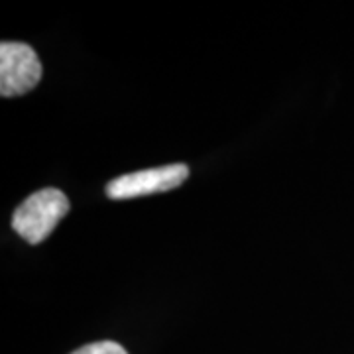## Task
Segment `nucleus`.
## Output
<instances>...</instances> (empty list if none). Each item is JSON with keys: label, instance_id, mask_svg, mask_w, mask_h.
<instances>
[{"label": "nucleus", "instance_id": "f257e3e1", "mask_svg": "<svg viewBox=\"0 0 354 354\" xmlns=\"http://www.w3.org/2000/svg\"><path fill=\"white\" fill-rule=\"evenodd\" d=\"M69 213V199L64 191H36L26 199L12 216V228L30 244L44 242L55 230L57 223Z\"/></svg>", "mask_w": 354, "mask_h": 354}, {"label": "nucleus", "instance_id": "20e7f679", "mask_svg": "<svg viewBox=\"0 0 354 354\" xmlns=\"http://www.w3.org/2000/svg\"><path fill=\"white\" fill-rule=\"evenodd\" d=\"M71 354H128L124 351V346H120L118 342L114 341H99L91 342L87 346H81L79 351Z\"/></svg>", "mask_w": 354, "mask_h": 354}, {"label": "nucleus", "instance_id": "f03ea898", "mask_svg": "<svg viewBox=\"0 0 354 354\" xmlns=\"http://www.w3.org/2000/svg\"><path fill=\"white\" fill-rule=\"evenodd\" d=\"M41 79V64L32 46L22 41L0 44V93L20 97L30 93Z\"/></svg>", "mask_w": 354, "mask_h": 354}, {"label": "nucleus", "instance_id": "7ed1b4c3", "mask_svg": "<svg viewBox=\"0 0 354 354\" xmlns=\"http://www.w3.org/2000/svg\"><path fill=\"white\" fill-rule=\"evenodd\" d=\"M189 177V167L185 164L160 165L153 169H144L113 179L106 185L109 199H134L150 193H162L179 187Z\"/></svg>", "mask_w": 354, "mask_h": 354}]
</instances>
